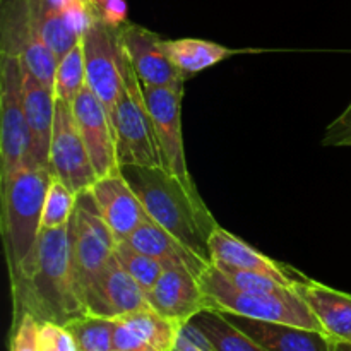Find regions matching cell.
Masks as SVG:
<instances>
[{"instance_id":"6da1fadb","label":"cell","mask_w":351,"mask_h":351,"mask_svg":"<svg viewBox=\"0 0 351 351\" xmlns=\"http://www.w3.org/2000/svg\"><path fill=\"white\" fill-rule=\"evenodd\" d=\"M10 288L14 312L27 311L40 322L65 326L88 315L72 259L69 225L41 232L33 257Z\"/></svg>"},{"instance_id":"7a4b0ae2","label":"cell","mask_w":351,"mask_h":351,"mask_svg":"<svg viewBox=\"0 0 351 351\" xmlns=\"http://www.w3.org/2000/svg\"><path fill=\"white\" fill-rule=\"evenodd\" d=\"M123 175L143 202L149 219L177 237L202 259L213 263L209 237L218 221L197 189H191L165 167L122 165Z\"/></svg>"},{"instance_id":"3957f363","label":"cell","mask_w":351,"mask_h":351,"mask_svg":"<svg viewBox=\"0 0 351 351\" xmlns=\"http://www.w3.org/2000/svg\"><path fill=\"white\" fill-rule=\"evenodd\" d=\"M53 175L48 168L26 167L2 178L0 233L10 283L23 274L41 235L45 197Z\"/></svg>"},{"instance_id":"277c9868","label":"cell","mask_w":351,"mask_h":351,"mask_svg":"<svg viewBox=\"0 0 351 351\" xmlns=\"http://www.w3.org/2000/svg\"><path fill=\"white\" fill-rule=\"evenodd\" d=\"M199 281L208 298L209 311L243 315L257 321L283 322L324 332L321 322L293 288L274 293L242 290L235 287L213 263L199 276Z\"/></svg>"},{"instance_id":"5b68a950","label":"cell","mask_w":351,"mask_h":351,"mask_svg":"<svg viewBox=\"0 0 351 351\" xmlns=\"http://www.w3.org/2000/svg\"><path fill=\"white\" fill-rule=\"evenodd\" d=\"M122 93L119 96L112 122L115 129L117 154L122 165L163 167L153 120L147 110L144 88L120 43Z\"/></svg>"},{"instance_id":"8992f818","label":"cell","mask_w":351,"mask_h":351,"mask_svg":"<svg viewBox=\"0 0 351 351\" xmlns=\"http://www.w3.org/2000/svg\"><path fill=\"white\" fill-rule=\"evenodd\" d=\"M31 167V143L23 103V65L0 53V178Z\"/></svg>"},{"instance_id":"52a82bcc","label":"cell","mask_w":351,"mask_h":351,"mask_svg":"<svg viewBox=\"0 0 351 351\" xmlns=\"http://www.w3.org/2000/svg\"><path fill=\"white\" fill-rule=\"evenodd\" d=\"M69 232H71L72 259H74L81 295H84V291L95 285L110 261L115 257L119 240L101 218L95 199L89 192H84L77 197L75 211L69 223Z\"/></svg>"},{"instance_id":"ba28073f","label":"cell","mask_w":351,"mask_h":351,"mask_svg":"<svg viewBox=\"0 0 351 351\" xmlns=\"http://www.w3.org/2000/svg\"><path fill=\"white\" fill-rule=\"evenodd\" d=\"M0 53L19 58L31 75L53 89L58 58L34 27L27 0H0Z\"/></svg>"},{"instance_id":"9c48e42d","label":"cell","mask_w":351,"mask_h":351,"mask_svg":"<svg viewBox=\"0 0 351 351\" xmlns=\"http://www.w3.org/2000/svg\"><path fill=\"white\" fill-rule=\"evenodd\" d=\"M48 170L77 195L91 191L99 178L79 132L72 106L58 99L50 156H48Z\"/></svg>"},{"instance_id":"30bf717a","label":"cell","mask_w":351,"mask_h":351,"mask_svg":"<svg viewBox=\"0 0 351 351\" xmlns=\"http://www.w3.org/2000/svg\"><path fill=\"white\" fill-rule=\"evenodd\" d=\"M144 98L156 134L161 163L168 171L180 178L187 187L195 189L187 168V158L182 136V98L184 91L160 86H144Z\"/></svg>"},{"instance_id":"8fae6325","label":"cell","mask_w":351,"mask_h":351,"mask_svg":"<svg viewBox=\"0 0 351 351\" xmlns=\"http://www.w3.org/2000/svg\"><path fill=\"white\" fill-rule=\"evenodd\" d=\"M82 45H84L86 81L89 89L105 105L112 117L122 93L119 27L110 26L98 17L91 29L82 38Z\"/></svg>"},{"instance_id":"7c38bea8","label":"cell","mask_w":351,"mask_h":351,"mask_svg":"<svg viewBox=\"0 0 351 351\" xmlns=\"http://www.w3.org/2000/svg\"><path fill=\"white\" fill-rule=\"evenodd\" d=\"M119 40L144 86L184 91V74L168 57L160 34L127 21L119 27Z\"/></svg>"},{"instance_id":"4fadbf2b","label":"cell","mask_w":351,"mask_h":351,"mask_svg":"<svg viewBox=\"0 0 351 351\" xmlns=\"http://www.w3.org/2000/svg\"><path fill=\"white\" fill-rule=\"evenodd\" d=\"M75 122L99 178L120 173L115 129L112 117L86 84L72 103Z\"/></svg>"},{"instance_id":"5bb4252c","label":"cell","mask_w":351,"mask_h":351,"mask_svg":"<svg viewBox=\"0 0 351 351\" xmlns=\"http://www.w3.org/2000/svg\"><path fill=\"white\" fill-rule=\"evenodd\" d=\"M82 302L88 315L108 319H119L151 307L146 291L120 266L117 257L110 261L95 285L84 291Z\"/></svg>"},{"instance_id":"9a60e30c","label":"cell","mask_w":351,"mask_h":351,"mask_svg":"<svg viewBox=\"0 0 351 351\" xmlns=\"http://www.w3.org/2000/svg\"><path fill=\"white\" fill-rule=\"evenodd\" d=\"M149 305L165 317L187 324L202 311H208V298L201 281L184 266H170L147 291Z\"/></svg>"},{"instance_id":"2e32d148","label":"cell","mask_w":351,"mask_h":351,"mask_svg":"<svg viewBox=\"0 0 351 351\" xmlns=\"http://www.w3.org/2000/svg\"><path fill=\"white\" fill-rule=\"evenodd\" d=\"M89 194L119 242L129 239L134 230L149 219L143 202L122 173L98 178Z\"/></svg>"},{"instance_id":"e0dca14e","label":"cell","mask_w":351,"mask_h":351,"mask_svg":"<svg viewBox=\"0 0 351 351\" xmlns=\"http://www.w3.org/2000/svg\"><path fill=\"white\" fill-rule=\"evenodd\" d=\"M233 326L245 332L267 351H335V343L326 332L298 328L283 322H267L243 315L225 314Z\"/></svg>"},{"instance_id":"ac0fdd59","label":"cell","mask_w":351,"mask_h":351,"mask_svg":"<svg viewBox=\"0 0 351 351\" xmlns=\"http://www.w3.org/2000/svg\"><path fill=\"white\" fill-rule=\"evenodd\" d=\"M23 103L29 129L31 167L48 168L51 136H53L57 98L53 89L41 84L23 67Z\"/></svg>"},{"instance_id":"d6986e66","label":"cell","mask_w":351,"mask_h":351,"mask_svg":"<svg viewBox=\"0 0 351 351\" xmlns=\"http://www.w3.org/2000/svg\"><path fill=\"white\" fill-rule=\"evenodd\" d=\"M209 252H211V261L215 264H225V266L235 267V269L266 274V276L283 283L285 287L293 288L295 281L304 278L290 266L269 259L219 225L213 230L211 237H209Z\"/></svg>"},{"instance_id":"ffe728a7","label":"cell","mask_w":351,"mask_h":351,"mask_svg":"<svg viewBox=\"0 0 351 351\" xmlns=\"http://www.w3.org/2000/svg\"><path fill=\"white\" fill-rule=\"evenodd\" d=\"M293 290L304 298L312 314L332 341L351 343V295L345 291L302 278L293 283Z\"/></svg>"},{"instance_id":"44dd1931","label":"cell","mask_w":351,"mask_h":351,"mask_svg":"<svg viewBox=\"0 0 351 351\" xmlns=\"http://www.w3.org/2000/svg\"><path fill=\"white\" fill-rule=\"evenodd\" d=\"M129 245H132L134 249L141 250V252L147 254V256L154 257V259L161 261L167 267L170 266H184L189 271L195 274V276H201L204 273L206 267L211 263L202 259L201 256L194 252V250L189 249L184 242L177 239L175 235H171L170 232H167L165 228H161L158 223H154L153 219H147L137 230H134L132 235L127 240Z\"/></svg>"},{"instance_id":"7402d4cb","label":"cell","mask_w":351,"mask_h":351,"mask_svg":"<svg viewBox=\"0 0 351 351\" xmlns=\"http://www.w3.org/2000/svg\"><path fill=\"white\" fill-rule=\"evenodd\" d=\"M163 45L168 57L177 65L185 79L237 53V50H232V48L213 43V41L197 40V38L163 40Z\"/></svg>"},{"instance_id":"603a6c76","label":"cell","mask_w":351,"mask_h":351,"mask_svg":"<svg viewBox=\"0 0 351 351\" xmlns=\"http://www.w3.org/2000/svg\"><path fill=\"white\" fill-rule=\"evenodd\" d=\"M119 321L129 326L154 351H173L182 331V326L178 322L165 317L153 307L130 312L123 317H119Z\"/></svg>"},{"instance_id":"cb8c5ba5","label":"cell","mask_w":351,"mask_h":351,"mask_svg":"<svg viewBox=\"0 0 351 351\" xmlns=\"http://www.w3.org/2000/svg\"><path fill=\"white\" fill-rule=\"evenodd\" d=\"M191 322L209 339L215 351H267L216 311H202Z\"/></svg>"},{"instance_id":"d4e9b609","label":"cell","mask_w":351,"mask_h":351,"mask_svg":"<svg viewBox=\"0 0 351 351\" xmlns=\"http://www.w3.org/2000/svg\"><path fill=\"white\" fill-rule=\"evenodd\" d=\"M86 84L88 81H86L84 45H82V40H79L72 47V50L58 60L53 84L55 98L72 106L74 99Z\"/></svg>"},{"instance_id":"484cf974","label":"cell","mask_w":351,"mask_h":351,"mask_svg":"<svg viewBox=\"0 0 351 351\" xmlns=\"http://www.w3.org/2000/svg\"><path fill=\"white\" fill-rule=\"evenodd\" d=\"M79 351H112L115 319L98 315H81L67 322Z\"/></svg>"},{"instance_id":"4316f807","label":"cell","mask_w":351,"mask_h":351,"mask_svg":"<svg viewBox=\"0 0 351 351\" xmlns=\"http://www.w3.org/2000/svg\"><path fill=\"white\" fill-rule=\"evenodd\" d=\"M115 257L120 263V266L139 283V287L143 288L146 293L156 285V281L160 280L163 271L167 269V266H165L161 261L154 259V257L134 249V247L129 245L127 242L117 243Z\"/></svg>"},{"instance_id":"83f0119b","label":"cell","mask_w":351,"mask_h":351,"mask_svg":"<svg viewBox=\"0 0 351 351\" xmlns=\"http://www.w3.org/2000/svg\"><path fill=\"white\" fill-rule=\"evenodd\" d=\"M77 197L74 191L67 187L58 178H51L45 197L43 216H41V230H55L67 226L75 211Z\"/></svg>"},{"instance_id":"f1b7e54d","label":"cell","mask_w":351,"mask_h":351,"mask_svg":"<svg viewBox=\"0 0 351 351\" xmlns=\"http://www.w3.org/2000/svg\"><path fill=\"white\" fill-rule=\"evenodd\" d=\"M40 326L41 322L27 311L12 312L9 351H41Z\"/></svg>"},{"instance_id":"f546056e","label":"cell","mask_w":351,"mask_h":351,"mask_svg":"<svg viewBox=\"0 0 351 351\" xmlns=\"http://www.w3.org/2000/svg\"><path fill=\"white\" fill-rule=\"evenodd\" d=\"M215 264V263H213ZM235 287L247 291H264V293H274V291H283L290 287H285L280 281L266 276V274L252 273V271L235 269V267L225 266V264H215Z\"/></svg>"},{"instance_id":"4dcf8cb0","label":"cell","mask_w":351,"mask_h":351,"mask_svg":"<svg viewBox=\"0 0 351 351\" xmlns=\"http://www.w3.org/2000/svg\"><path fill=\"white\" fill-rule=\"evenodd\" d=\"M41 351H79L74 336L67 326L57 322H41L40 326Z\"/></svg>"},{"instance_id":"1f68e13d","label":"cell","mask_w":351,"mask_h":351,"mask_svg":"<svg viewBox=\"0 0 351 351\" xmlns=\"http://www.w3.org/2000/svg\"><path fill=\"white\" fill-rule=\"evenodd\" d=\"M324 146H350L351 147V103L348 108L326 129L322 139Z\"/></svg>"},{"instance_id":"d6a6232c","label":"cell","mask_w":351,"mask_h":351,"mask_svg":"<svg viewBox=\"0 0 351 351\" xmlns=\"http://www.w3.org/2000/svg\"><path fill=\"white\" fill-rule=\"evenodd\" d=\"M113 350L119 351H154L147 343H144L132 329L122 321L115 319L113 329Z\"/></svg>"},{"instance_id":"836d02e7","label":"cell","mask_w":351,"mask_h":351,"mask_svg":"<svg viewBox=\"0 0 351 351\" xmlns=\"http://www.w3.org/2000/svg\"><path fill=\"white\" fill-rule=\"evenodd\" d=\"M96 14L103 23L113 27H120L127 23V2L125 0H112V2L99 7Z\"/></svg>"},{"instance_id":"e575fe53","label":"cell","mask_w":351,"mask_h":351,"mask_svg":"<svg viewBox=\"0 0 351 351\" xmlns=\"http://www.w3.org/2000/svg\"><path fill=\"white\" fill-rule=\"evenodd\" d=\"M173 351H206V350L201 348L199 345H195L194 341H191V339H189L185 335H182L180 331V336H178L177 345H175Z\"/></svg>"},{"instance_id":"d590c367","label":"cell","mask_w":351,"mask_h":351,"mask_svg":"<svg viewBox=\"0 0 351 351\" xmlns=\"http://www.w3.org/2000/svg\"><path fill=\"white\" fill-rule=\"evenodd\" d=\"M335 351H351V343L346 341H336Z\"/></svg>"},{"instance_id":"8d00e7d4","label":"cell","mask_w":351,"mask_h":351,"mask_svg":"<svg viewBox=\"0 0 351 351\" xmlns=\"http://www.w3.org/2000/svg\"><path fill=\"white\" fill-rule=\"evenodd\" d=\"M88 2L91 3V5H93V9H95V10H98L99 7H103V5H105V3L112 2V0H88Z\"/></svg>"},{"instance_id":"74e56055","label":"cell","mask_w":351,"mask_h":351,"mask_svg":"<svg viewBox=\"0 0 351 351\" xmlns=\"http://www.w3.org/2000/svg\"><path fill=\"white\" fill-rule=\"evenodd\" d=\"M112 351H119V350H112Z\"/></svg>"}]
</instances>
